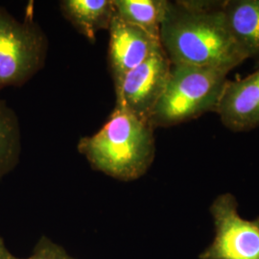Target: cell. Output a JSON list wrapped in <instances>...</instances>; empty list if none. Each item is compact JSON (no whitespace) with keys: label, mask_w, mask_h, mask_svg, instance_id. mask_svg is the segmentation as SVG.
<instances>
[{"label":"cell","mask_w":259,"mask_h":259,"mask_svg":"<svg viewBox=\"0 0 259 259\" xmlns=\"http://www.w3.org/2000/svg\"><path fill=\"white\" fill-rule=\"evenodd\" d=\"M228 71L172 65L164 93L149 123L155 128H168L192 120L217 110L228 79Z\"/></svg>","instance_id":"3957f363"},{"label":"cell","mask_w":259,"mask_h":259,"mask_svg":"<svg viewBox=\"0 0 259 259\" xmlns=\"http://www.w3.org/2000/svg\"><path fill=\"white\" fill-rule=\"evenodd\" d=\"M48 38L30 11L19 20L0 6V93L19 88L45 66Z\"/></svg>","instance_id":"277c9868"},{"label":"cell","mask_w":259,"mask_h":259,"mask_svg":"<svg viewBox=\"0 0 259 259\" xmlns=\"http://www.w3.org/2000/svg\"><path fill=\"white\" fill-rule=\"evenodd\" d=\"M216 112L233 132L259 127V69L235 81H227Z\"/></svg>","instance_id":"ba28073f"},{"label":"cell","mask_w":259,"mask_h":259,"mask_svg":"<svg viewBox=\"0 0 259 259\" xmlns=\"http://www.w3.org/2000/svg\"><path fill=\"white\" fill-rule=\"evenodd\" d=\"M223 12L241 52L259 62V0H226Z\"/></svg>","instance_id":"9c48e42d"},{"label":"cell","mask_w":259,"mask_h":259,"mask_svg":"<svg viewBox=\"0 0 259 259\" xmlns=\"http://www.w3.org/2000/svg\"><path fill=\"white\" fill-rule=\"evenodd\" d=\"M116 16L123 21L142 28L159 37V29L165 18L167 0H113Z\"/></svg>","instance_id":"8fae6325"},{"label":"cell","mask_w":259,"mask_h":259,"mask_svg":"<svg viewBox=\"0 0 259 259\" xmlns=\"http://www.w3.org/2000/svg\"><path fill=\"white\" fill-rule=\"evenodd\" d=\"M236 198L219 195L210 206L215 227L211 245L200 259H259V216L246 220L238 213Z\"/></svg>","instance_id":"5b68a950"},{"label":"cell","mask_w":259,"mask_h":259,"mask_svg":"<svg viewBox=\"0 0 259 259\" xmlns=\"http://www.w3.org/2000/svg\"><path fill=\"white\" fill-rule=\"evenodd\" d=\"M109 32L108 64L114 87L129 71L162 48L159 37L123 21L116 14Z\"/></svg>","instance_id":"52a82bcc"},{"label":"cell","mask_w":259,"mask_h":259,"mask_svg":"<svg viewBox=\"0 0 259 259\" xmlns=\"http://www.w3.org/2000/svg\"><path fill=\"white\" fill-rule=\"evenodd\" d=\"M159 39L172 65L230 72L246 60L227 25L223 1H169Z\"/></svg>","instance_id":"6da1fadb"},{"label":"cell","mask_w":259,"mask_h":259,"mask_svg":"<svg viewBox=\"0 0 259 259\" xmlns=\"http://www.w3.org/2000/svg\"><path fill=\"white\" fill-rule=\"evenodd\" d=\"M0 259H76L67 253L60 245L42 235L33 250V253L27 258H19L15 256L7 249L5 242L0 236Z\"/></svg>","instance_id":"4fadbf2b"},{"label":"cell","mask_w":259,"mask_h":259,"mask_svg":"<svg viewBox=\"0 0 259 259\" xmlns=\"http://www.w3.org/2000/svg\"><path fill=\"white\" fill-rule=\"evenodd\" d=\"M59 6L65 19L92 44L98 32L110 29L116 14L113 0H63Z\"/></svg>","instance_id":"30bf717a"},{"label":"cell","mask_w":259,"mask_h":259,"mask_svg":"<svg viewBox=\"0 0 259 259\" xmlns=\"http://www.w3.org/2000/svg\"><path fill=\"white\" fill-rule=\"evenodd\" d=\"M77 149L94 170L121 182L136 181L155 159L154 128L115 104L102 128L80 139Z\"/></svg>","instance_id":"7a4b0ae2"},{"label":"cell","mask_w":259,"mask_h":259,"mask_svg":"<svg viewBox=\"0 0 259 259\" xmlns=\"http://www.w3.org/2000/svg\"><path fill=\"white\" fill-rule=\"evenodd\" d=\"M21 132L17 113L0 98V179L18 166Z\"/></svg>","instance_id":"7c38bea8"},{"label":"cell","mask_w":259,"mask_h":259,"mask_svg":"<svg viewBox=\"0 0 259 259\" xmlns=\"http://www.w3.org/2000/svg\"><path fill=\"white\" fill-rule=\"evenodd\" d=\"M172 64L160 48L132 69L115 88L116 103L141 120L149 122L164 93Z\"/></svg>","instance_id":"8992f818"}]
</instances>
